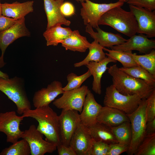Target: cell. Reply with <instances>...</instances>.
I'll return each instance as SVG.
<instances>
[{
    "label": "cell",
    "instance_id": "6da1fadb",
    "mask_svg": "<svg viewBox=\"0 0 155 155\" xmlns=\"http://www.w3.org/2000/svg\"><path fill=\"white\" fill-rule=\"evenodd\" d=\"M108 73L112 77V84L123 94H136L142 99H146L155 89V87L144 80L127 74L120 69L116 64L108 68Z\"/></svg>",
    "mask_w": 155,
    "mask_h": 155
},
{
    "label": "cell",
    "instance_id": "7a4b0ae2",
    "mask_svg": "<svg viewBox=\"0 0 155 155\" xmlns=\"http://www.w3.org/2000/svg\"><path fill=\"white\" fill-rule=\"evenodd\" d=\"M30 117L38 123L37 129L46 137V140L56 146L61 144L59 125V116L49 105L29 109L22 115Z\"/></svg>",
    "mask_w": 155,
    "mask_h": 155
},
{
    "label": "cell",
    "instance_id": "3957f363",
    "mask_svg": "<svg viewBox=\"0 0 155 155\" xmlns=\"http://www.w3.org/2000/svg\"><path fill=\"white\" fill-rule=\"evenodd\" d=\"M98 25L108 26L129 37L137 33L138 24L133 13L121 6L115 7L100 18Z\"/></svg>",
    "mask_w": 155,
    "mask_h": 155
},
{
    "label": "cell",
    "instance_id": "277c9868",
    "mask_svg": "<svg viewBox=\"0 0 155 155\" xmlns=\"http://www.w3.org/2000/svg\"><path fill=\"white\" fill-rule=\"evenodd\" d=\"M0 91L15 104L19 114L31 109L23 78L16 76L10 78L0 77Z\"/></svg>",
    "mask_w": 155,
    "mask_h": 155
},
{
    "label": "cell",
    "instance_id": "5b68a950",
    "mask_svg": "<svg viewBox=\"0 0 155 155\" xmlns=\"http://www.w3.org/2000/svg\"><path fill=\"white\" fill-rule=\"evenodd\" d=\"M146 99H142L135 111L126 114L129 120L132 131L131 140L127 151L129 155L134 154L146 136Z\"/></svg>",
    "mask_w": 155,
    "mask_h": 155
},
{
    "label": "cell",
    "instance_id": "8992f818",
    "mask_svg": "<svg viewBox=\"0 0 155 155\" xmlns=\"http://www.w3.org/2000/svg\"><path fill=\"white\" fill-rule=\"evenodd\" d=\"M142 100L137 95H126L121 94L112 84L106 88L103 104L105 106L115 108L128 114L137 109Z\"/></svg>",
    "mask_w": 155,
    "mask_h": 155
},
{
    "label": "cell",
    "instance_id": "52a82bcc",
    "mask_svg": "<svg viewBox=\"0 0 155 155\" xmlns=\"http://www.w3.org/2000/svg\"><path fill=\"white\" fill-rule=\"evenodd\" d=\"M124 2L119 1L114 3H98L90 0H85L81 3L80 14L84 24H89L93 28L98 27V22L101 17L110 9L122 6Z\"/></svg>",
    "mask_w": 155,
    "mask_h": 155
},
{
    "label": "cell",
    "instance_id": "ba28073f",
    "mask_svg": "<svg viewBox=\"0 0 155 155\" xmlns=\"http://www.w3.org/2000/svg\"><path fill=\"white\" fill-rule=\"evenodd\" d=\"M88 89L84 85L78 88L64 91L61 96L55 100L53 104L58 109L74 110L81 113Z\"/></svg>",
    "mask_w": 155,
    "mask_h": 155
},
{
    "label": "cell",
    "instance_id": "9c48e42d",
    "mask_svg": "<svg viewBox=\"0 0 155 155\" xmlns=\"http://www.w3.org/2000/svg\"><path fill=\"white\" fill-rule=\"evenodd\" d=\"M43 135L34 125H31L28 129L24 131L21 138L28 143L31 155H44L56 150V146L44 140Z\"/></svg>",
    "mask_w": 155,
    "mask_h": 155
},
{
    "label": "cell",
    "instance_id": "30bf717a",
    "mask_svg": "<svg viewBox=\"0 0 155 155\" xmlns=\"http://www.w3.org/2000/svg\"><path fill=\"white\" fill-rule=\"evenodd\" d=\"M80 123L78 111L62 110L59 116V131L61 144L69 146L71 139Z\"/></svg>",
    "mask_w": 155,
    "mask_h": 155
},
{
    "label": "cell",
    "instance_id": "8fae6325",
    "mask_svg": "<svg viewBox=\"0 0 155 155\" xmlns=\"http://www.w3.org/2000/svg\"><path fill=\"white\" fill-rule=\"evenodd\" d=\"M24 118L14 111L0 113V132L6 135L7 142L13 144L21 138L24 131L20 129V126Z\"/></svg>",
    "mask_w": 155,
    "mask_h": 155
},
{
    "label": "cell",
    "instance_id": "7c38bea8",
    "mask_svg": "<svg viewBox=\"0 0 155 155\" xmlns=\"http://www.w3.org/2000/svg\"><path fill=\"white\" fill-rule=\"evenodd\" d=\"M30 34L26 26L25 17L18 20L8 29L0 33V49L1 52L0 68L6 64L4 61V55L7 47L17 39L23 37L30 36Z\"/></svg>",
    "mask_w": 155,
    "mask_h": 155
},
{
    "label": "cell",
    "instance_id": "4fadbf2b",
    "mask_svg": "<svg viewBox=\"0 0 155 155\" xmlns=\"http://www.w3.org/2000/svg\"><path fill=\"white\" fill-rule=\"evenodd\" d=\"M130 11L138 24L137 33L143 34L148 38L155 37V11L145 8L129 5Z\"/></svg>",
    "mask_w": 155,
    "mask_h": 155
},
{
    "label": "cell",
    "instance_id": "5bb4252c",
    "mask_svg": "<svg viewBox=\"0 0 155 155\" xmlns=\"http://www.w3.org/2000/svg\"><path fill=\"white\" fill-rule=\"evenodd\" d=\"M94 140L88 127L80 123L71 139L69 146L77 155H88Z\"/></svg>",
    "mask_w": 155,
    "mask_h": 155
},
{
    "label": "cell",
    "instance_id": "9a60e30c",
    "mask_svg": "<svg viewBox=\"0 0 155 155\" xmlns=\"http://www.w3.org/2000/svg\"><path fill=\"white\" fill-rule=\"evenodd\" d=\"M125 42L111 47V49L127 51L136 50L146 54L155 49V41L149 39L145 34H135Z\"/></svg>",
    "mask_w": 155,
    "mask_h": 155
},
{
    "label": "cell",
    "instance_id": "2e32d148",
    "mask_svg": "<svg viewBox=\"0 0 155 155\" xmlns=\"http://www.w3.org/2000/svg\"><path fill=\"white\" fill-rule=\"evenodd\" d=\"M61 82L54 81L48 85L46 88H43L35 92L32 102L34 107L38 108L48 105L64 91Z\"/></svg>",
    "mask_w": 155,
    "mask_h": 155
},
{
    "label": "cell",
    "instance_id": "e0dca14e",
    "mask_svg": "<svg viewBox=\"0 0 155 155\" xmlns=\"http://www.w3.org/2000/svg\"><path fill=\"white\" fill-rule=\"evenodd\" d=\"M102 107L96 101L94 95L88 89L80 114L81 123L88 127L96 123Z\"/></svg>",
    "mask_w": 155,
    "mask_h": 155
},
{
    "label": "cell",
    "instance_id": "ac0fdd59",
    "mask_svg": "<svg viewBox=\"0 0 155 155\" xmlns=\"http://www.w3.org/2000/svg\"><path fill=\"white\" fill-rule=\"evenodd\" d=\"M47 24L46 29L58 24L69 26L71 22L61 13L60 7L64 0H43Z\"/></svg>",
    "mask_w": 155,
    "mask_h": 155
},
{
    "label": "cell",
    "instance_id": "d6986e66",
    "mask_svg": "<svg viewBox=\"0 0 155 155\" xmlns=\"http://www.w3.org/2000/svg\"><path fill=\"white\" fill-rule=\"evenodd\" d=\"M86 26L85 31L103 47L111 48L122 44L127 40L120 34L105 32L99 26L95 28L97 32H95L90 25Z\"/></svg>",
    "mask_w": 155,
    "mask_h": 155
},
{
    "label": "cell",
    "instance_id": "ffe728a7",
    "mask_svg": "<svg viewBox=\"0 0 155 155\" xmlns=\"http://www.w3.org/2000/svg\"><path fill=\"white\" fill-rule=\"evenodd\" d=\"M34 1H30L23 3L17 1L12 3L2 4V15L19 20L33 12Z\"/></svg>",
    "mask_w": 155,
    "mask_h": 155
},
{
    "label": "cell",
    "instance_id": "44dd1931",
    "mask_svg": "<svg viewBox=\"0 0 155 155\" xmlns=\"http://www.w3.org/2000/svg\"><path fill=\"white\" fill-rule=\"evenodd\" d=\"M117 61L107 56L100 62L91 61L86 65L93 76L92 89L96 94L100 95L102 93L101 80L103 75L108 69L107 65L110 63H116Z\"/></svg>",
    "mask_w": 155,
    "mask_h": 155
},
{
    "label": "cell",
    "instance_id": "7402d4cb",
    "mask_svg": "<svg viewBox=\"0 0 155 155\" xmlns=\"http://www.w3.org/2000/svg\"><path fill=\"white\" fill-rule=\"evenodd\" d=\"M127 121H130L125 113L115 108L105 106L102 107L97 119V122L111 127Z\"/></svg>",
    "mask_w": 155,
    "mask_h": 155
},
{
    "label": "cell",
    "instance_id": "603a6c76",
    "mask_svg": "<svg viewBox=\"0 0 155 155\" xmlns=\"http://www.w3.org/2000/svg\"><path fill=\"white\" fill-rule=\"evenodd\" d=\"M60 43L66 50L85 52L88 49L90 43L86 38L80 34L79 31L74 30Z\"/></svg>",
    "mask_w": 155,
    "mask_h": 155
},
{
    "label": "cell",
    "instance_id": "cb8c5ba5",
    "mask_svg": "<svg viewBox=\"0 0 155 155\" xmlns=\"http://www.w3.org/2000/svg\"><path fill=\"white\" fill-rule=\"evenodd\" d=\"M91 136L95 141H102L109 144L118 143L111 127L97 122L88 127Z\"/></svg>",
    "mask_w": 155,
    "mask_h": 155
},
{
    "label": "cell",
    "instance_id": "d4e9b609",
    "mask_svg": "<svg viewBox=\"0 0 155 155\" xmlns=\"http://www.w3.org/2000/svg\"><path fill=\"white\" fill-rule=\"evenodd\" d=\"M72 32L69 28H63L58 24L46 29L43 35L47 46H57L70 35Z\"/></svg>",
    "mask_w": 155,
    "mask_h": 155
},
{
    "label": "cell",
    "instance_id": "484cf974",
    "mask_svg": "<svg viewBox=\"0 0 155 155\" xmlns=\"http://www.w3.org/2000/svg\"><path fill=\"white\" fill-rule=\"evenodd\" d=\"M103 47L101 46L95 40L90 43L88 48L89 53L84 59L82 61L76 63L74 64L75 67H80L84 65H86L91 61L100 62L106 57V55L103 51Z\"/></svg>",
    "mask_w": 155,
    "mask_h": 155
},
{
    "label": "cell",
    "instance_id": "4316f807",
    "mask_svg": "<svg viewBox=\"0 0 155 155\" xmlns=\"http://www.w3.org/2000/svg\"><path fill=\"white\" fill-rule=\"evenodd\" d=\"M111 128L118 143L129 147L132 138V131L130 121L124 122Z\"/></svg>",
    "mask_w": 155,
    "mask_h": 155
},
{
    "label": "cell",
    "instance_id": "83f0119b",
    "mask_svg": "<svg viewBox=\"0 0 155 155\" xmlns=\"http://www.w3.org/2000/svg\"><path fill=\"white\" fill-rule=\"evenodd\" d=\"M103 49L107 51L106 55L121 63L123 67L129 68L139 65L132 57V51H122L109 49L103 47Z\"/></svg>",
    "mask_w": 155,
    "mask_h": 155
},
{
    "label": "cell",
    "instance_id": "f1b7e54d",
    "mask_svg": "<svg viewBox=\"0 0 155 155\" xmlns=\"http://www.w3.org/2000/svg\"><path fill=\"white\" fill-rule=\"evenodd\" d=\"M121 70L135 78L142 79L148 84L155 87V75L140 65L129 68H119Z\"/></svg>",
    "mask_w": 155,
    "mask_h": 155
},
{
    "label": "cell",
    "instance_id": "f546056e",
    "mask_svg": "<svg viewBox=\"0 0 155 155\" xmlns=\"http://www.w3.org/2000/svg\"><path fill=\"white\" fill-rule=\"evenodd\" d=\"M131 55L137 63L154 75H155V50L142 55L132 53Z\"/></svg>",
    "mask_w": 155,
    "mask_h": 155
},
{
    "label": "cell",
    "instance_id": "4dcf8cb0",
    "mask_svg": "<svg viewBox=\"0 0 155 155\" xmlns=\"http://www.w3.org/2000/svg\"><path fill=\"white\" fill-rule=\"evenodd\" d=\"M31 151L30 146L24 139H23L7 148L3 149L0 155H30Z\"/></svg>",
    "mask_w": 155,
    "mask_h": 155
},
{
    "label": "cell",
    "instance_id": "1f68e13d",
    "mask_svg": "<svg viewBox=\"0 0 155 155\" xmlns=\"http://www.w3.org/2000/svg\"><path fill=\"white\" fill-rule=\"evenodd\" d=\"M91 75V73L89 69L86 73L79 76L73 73L69 74L67 76L68 83L65 87H63V91L79 88L83 83Z\"/></svg>",
    "mask_w": 155,
    "mask_h": 155
},
{
    "label": "cell",
    "instance_id": "d6a6232c",
    "mask_svg": "<svg viewBox=\"0 0 155 155\" xmlns=\"http://www.w3.org/2000/svg\"><path fill=\"white\" fill-rule=\"evenodd\" d=\"M134 154L155 155V134L145 136Z\"/></svg>",
    "mask_w": 155,
    "mask_h": 155
},
{
    "label": "cell",
    "instance_id": "836d02e7",
    "mask_svg": "<svg viewBox=\"0 0 155 155\" xmlns=\"http://www.w3.org/2000/svg\"><path fill=\"white\" fill-rule=\"evenodd\" d=\"M146 113L147 122L155 118V89L146 98Z\"/></svg>",
    "mask_w": 155,
    "mask_h": 155
},
{
    "label": "cell",
    "instance_id": "e575fe53",
    "mask_svg": "<svg viewBox=\"0 0 155 155\" xmlns=\"http://www.w3.org/2000/svg\"><path fill=\"white\" fill-rule=\"evenodd\" d=\"M109 144L102 141L94 140L88 155H107Z\"/></svg>",
    "mask_w": 155,
    "mask_h": 155
},
{
    "label": "cell",
    "instance_id": "d590c367",
    "mask_svg": "<svg viewBox=\"0 0 155 155\" xmlns=\"http://www.w3.org/2000/svg\"><path fill=\"white\" fill-rule=\"evenodd\" d=\"M126 2L129 5L143 7L151 11L155 10V0H128Z\"/></svg>",
    "mask_w": 155,
    "mask_h": 155
},
{
    "label": "cell",
    "instance_id": "8d00e7d4",
    "mask_svg": "<svg viewBox=\"0 0 155 155\" xmlns=\"http://www.w3.org/2000/svg\"><path fill=\"white\" fill-rule=\"evenodd\" d=\"M128 147L119 143L109 144L107 155H119L127 152Z\"/></svg>",
    "mask_w": 155,
    "mask_h": 155
},
{
    "label": "cell",
    "instance_id": "74e56055",
    "mask_svg": "<svg viewBox=\"0 0 155 155\" xmlns=\"http://www.w3.org/2000/svg\"><path fill=\"white\" fill-rule=\"evenodd\" d=\"M18 20L2 15L0 16V33L8 29Z\"/></svg>",
    "mask_w": 155,
    "mask_h": 155
},
{
    "label": "cell",
    "instance_id": "f35d334b",
    "mask_svg": "<svg viewBox=\"0 0 155 155\" xmlns=\"http://www.w3.org/2000/svg\"><path fill=\"white\" fill-rule=\"evenodd\" d=\"M61 11L65 17H70L75 14V9L74 5L69 2H63L60 7Z\"/></svg>",
    "mask_w": 155,
    "mask_h": 155
},
{
    "label": "cell",
    "instance_id": "ab89813d",
    "mask_svg": "<svg viewBox=\"0 0 155 155\" xmlns=\"http://www.w3.org/2000/svg\"><path fill=\"white\" fill-rule=\"evenodd\" d=\"M59 155H77L73 149L69 146H66L60 144L57 146Z\"/></svg>",
    "mask_w": 155,
    "mask_h": 155
},
{
    "label": "cell",
    "instance_id": "60d3db41",
    "mask_svg": "<svg viewBox=\"0 0 155 155\" xmlns=\"http://www.w3.org/2000/svg\"><path fill=\"white\" fill-rule=\"evenodd\" d=\"M155 134V118L152 120L147 122L145 130L146 136Z\"/></svg>",
    "mask_w": 155,
    "mask_h": 155
},
{
    "label": "cell",
    "instance_id": "b9f144b4",
    "mask_svg": "<svg viewBox=\"0 0 155 155\" xmlns=\"http://www.w3.org/2000/svg\"><path fill=\"white\" fill-rule=\"evenodd\" d=\"M0 77L5 78H9L8 75L5 73H4L0 70Z\"/></svg>",
    "mask_w": 155,
    "mask_h": 155
},
{
    "label": "cell",
    "instance_id": "7bdbcfd3",
    "mask_svg": "<svg viewBox=\"0 0 155 155\" xmlns=\"http://www.w3.org/2000/svg\"><path fill=\"white\" fill-rule=\"evenodd\" d=\"M2 15V4L0 1V16Z\"/></svg>",
    "mask_w": 155,
    "mask_h": 155
},
{
    "label": "cell",
    "instance_id": "ee69618b",
    "mask_svg": "<svg viewBox=\"0 0 155 155\" xmlns=\"http://www.w3.org/2000/svg\"><path fill=\"white\" fill-rule=\"evenodd\" d=\"M76 1L78 2H80L81 3L84 2L85 0H75Z\"/></svg>",
    "mask_w": 155,
    "mask_h": 155
},
{
    "label": "cell",
    "instance_id": "f6af8a7d",
    "mask_svg": "<svg viewBox=\"0 0 155 155\" xmlns=\"http://www.w3.org/2000/svg\"><path fill=\"white\" fill-rule=\"evenodd\" d=\"M119 1L123 2L124 3L126 2L127 0H119Z\"/></svg>",
    "mask_w": 155,
    "mask_h": 155
},
{
    "label": "cell",
    "instance_id": "bcb514c9",
    "mask_svg": "<svg viewBox=\"0 0 155 155\" xmlns=\"http://www.w3.org/2000/svg\"><path fill=\"white\" fill-rule=\"evenodd\" d=\"M128 0H127V1Z\"/></svg>",
    "mask_w": 155,
    "mask_h": 155
}]
</instances>
